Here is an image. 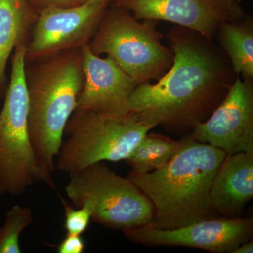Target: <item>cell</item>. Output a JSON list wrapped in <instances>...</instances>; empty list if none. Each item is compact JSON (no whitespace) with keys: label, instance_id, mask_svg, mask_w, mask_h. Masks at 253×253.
<instances>
[{"label":"cell","instance_id":"1","mask_svg":"<svg viewBox=\"0 0 253 253\" xmlns=\"http://www.w3.org/2000/svg\"><path fill=\"white\" fill-rule=\"evenodd\" d=\"M165 38L174 54L172 66L154 84H138L128 110L168 131L184 132L209 117L238 74L220 46L201 33L175 26Z\"/></svg>","mask_w":253,"mask_h":253},{"label":"cell","instance_id":"2","mask_svg":"<svg viewBox=\"0 0 253 253\" xmlns=\"http://www.w3.org/2000/svg\"><path fill=\"white\" fill-rule=\"evenodd\" d=\"M226 156L222 150L190 135L179 141L175 154L163 167L147 173L131 171L128 178L154 206L148 225L172 229L216 217L211 189Z\"/></svg>","mask_w":253,"mask_h":253},{"label":"cell","instance_id":"3","mask_svg":"<svg viewBox=\"0 0 253 253\" xmlns=\"http://www.w3.org/2000/svg\"><path fill=\"white\" fill-rule=\"evenodd\" d=\"M25 76L30 139L42 182L55 189L56 158L84 85L82 48L25 61Z\"/></svg>","mask_w":253,"mask_h":253},{"label":"cell","instance_id":"4","mask_svg":"<svg viewBox=\"0 0 253 253\" xmlns=\"http://www.w3.org/2000/svg\"><path fill=\"white\" fill-rule=\"evenodd\" d=\"M158 124L141 113L111 114L76 109L68 120L56 168L71 174L95 163L126 161Z\"/></svg>","mask_w":253,"mask_h":253},{"label":"cell","instance_id":"5","mask_svg":"<svg viewBox=\"0 0 253 253\" xmlns=\"http://www.w3.org/2000/svg\"><path fill=\"white\" fill-rule=\"evenodd\" d=\"M154 21L139 22L130 12L107 8L89 43L94 54H106L138 84L157 81L172 66L174 54L163 45Z\"/></svg>","mask_w":253,"mask_h":253},{"label":"cell","instance_id":"6","mask_svg":"<svg viewBox=\"0 0 253 253\" xmlns=\"http://www.w3.org/2000/svg\"><path fill=\"white\" fill-rule=\"evenodd\" d=\"M65 190L76 208L86 206L91 220L126 231L152 221V203L129 178L118 175L103 162L69 174Z\"/></svg>","mask_w":253,"mask_h":253},{"label":"cell","instance_id":"7","mask_svg":"<svg viewBox=\"0 0 253 253\" xmlns=\"http://www.w3.org/2000/svg\"><path fill=\"white\" fill-rule=\"evenodd\" d=\"M26 44L14 49L11 79L0 112V195L18 196L42 174L28 130V98L25 76Z\"/></svg>","mask_w":253,"mask_h":253},{"label":"cell","instance_id":"8","mask_svg":"<svg viewBox=\"0 0 253 253\" xmlns=\"http://www.w3.org/2000/svg\"><path fill=\"white\" fill-rule=\"evenodd\" d=\"M109 2L91 0L71 7L51 6L42 10L26 45L25 61L89 44Z\"/></svg>","mask_w":253,"mask_h":253},{"label":"cell","instance_id":"9","mask_svg":"<svg viewBox=\"0 0 253 253\" xmlns=\"http://www.w3.org/2000/svg\"><path fill=\"white\" fill-rule=\"evenodd\" d=\"M191 130L194 140L226 155L253 153V79L237 75L220 104Z\"/></svg>","mask_w":253,"mask_h":253},{"label":"cell","instance_id":"10","mask_svg":"<svg viewBox=\"0 0 253 253\" xmlns=\"http://www.w3.org/2000/svg\"><path fill=\"white\" fill-rule=\"evenodd\" d=\"M126 239L149 246H182L215 253H231L253 239V218H212L172 229L149 225L124 232Z\"/></svg>","mask_w":253,"mask_h":253},{"label":"cell","instance_id":"11","mask_svg":"<svg viewBox=\"0 0 253 253\" xmlns=\"http://www.w3.org/2000/svg\"><path fill=\"white\" fill-rule=\"evenodd\" d=\"M113 5L136 19L168 21L212 40L219 23L246 16L235 0H113Z\"/></svg>","mask_w":253,"mask_h":253},{"label":"cell","instance_id":"12","mask_svg":"<svg viewBox=\"0 0 253 253\" xmlns=\"http://www.w3.org/2000/svg\"><path fill=\"white\" fill-rule=\"evenodd\" d=\"M84 85L76 109L123 114L129 112L128 99L138 85L109 56L94 54L89 44L82 47Z\"/></svg>","mask_w":253,"mask_h":253},{"label":"cell","instance_id":"13","mask_svg":"<svg viewBox=\"0 0 253 253\" xmlns=\"http://www.w3.org/2000/svg\"><path fill=\"white\" fill-rule=\"evenodd\" d=\"M253 198V153L226 155L211 189L214 211L224 217H241Z\"/></svg>","mask_w":253,"mask_h":253},{"label":"cell","instance_id":"14","mask_svg":"<svg viewBox=\"0 0 253 253\" xmlns=\"http://www.w3.org/2000/svg\"><path fill=\"white\" fill-rule=\"evenodd\" d=\"M38 13L26 0H0V99L6 89V67L13 50L28 42Z\"/></svg>","mask_w":253,"mask_h":253},{"label":"cell","instance_id":"15","mask_svg":"<svg viewBox=\"0 0 253 253\" xmlns=\"http://www.w3.org/2000/svg\"><path fill=\"white\" fill-rule=\"evenodd\" d=\"M215 36L236 74L253 79V16L246 15L234 21H222Z\"/></svg>","mask_w":253,"mask_h":253},{"label":"cell","instance_id":"16","mask_svg":"<svg viewBox=\"0 0 253 253\" xmlns=\"http://www.w3.org/2000/svg\"><path fill=\"white\" fill-rule=\"evenodd\" d=\"M179 144V141L167 136L147 133L126 161L132 168L133 172H152L172 159Z\"/></svg>","mask_w":253,"mask_h":253},{"label":"cell","instance_id":"17","mask_svg":"<svg viewBox=\"0 0 253 253\" xmlns=\"http://www.w3.org/2000/svg\"><path fill=\"white\" fill-rule=\"evenodd\" d=\"M33 220L31 208L19 205L10 208L0 229V253H21L20 236Z\"/></svg>","mask_w":253,"mask_h":253},{"label":"cell","instance_id":"18","mask_svg":"<svg viewBox=\"0 0 253 253\" xmlns=\"http://www.w3.org/2000/svg\"><path fill=\"white\" fill-rule=\"evenodd\" d=\"M64 208L65 222L63 227L68 234L82 235L86 230L91 220L90 210L86 206L73 208L60 196Z\"/></svg>","mask_w":253,"mask_h":253},{"label":"cell","instance_id":"19","mask_svg":"<svg viewBox=\"0 0 253 253\" xmlns=\"http://www.w3.org/2000/svg\"><path fill=\"white\" fill-rule=\"evenodd\" d=\"M85 249V244L81 235L68 234L58 246L59 253H83Z\"/></svg>","mask_w":253,"mask_h":253},{"label":"cell","instance_id":"20","mask_svg":"<svg viewBox=\"0 0 253 253\" xmlns=\"http://www.w3.org/2000/svg\"><path fill=\"white\" fill-rule=\"evenodd\" d=\"M37 12L51 6L57 7H71L77 6L78 3L76 0H26Z\"/></svg>","mask_w":253,"mask_h":253},{"label":"cell","instance_id":"21","mask_svg":"<svg viewBox=\"0 0 253 253\" xmlns=\"http://www.w3.org/2000/svg\"><path fill=\"white\" fill-rule=\"evenodd\" d=\"M253 253V241L250 240L249 241L237 246L235 249L233 250L231 253Z\"/></svg>","mask_w":253,"mask_h":253},{"label":"cell","instance_id":"22","mask_svg":"<svg viewBox=\"0 0 253 253\" xmlns=\"http://www.w3.org/2000/svg\"><path fill=\"white\" fill-rule=\"evenodd\" d=\"M78 4H84V3L87 2V1H91V0H76Z\"/></svg>","mask_w":253,"mask_h":253},{"label":"cell","instance_id":"23","mask_svg":"<svg viewBox=\"0 0 253 253\" xmlns=\"http://www.w3.org/2000/svg\"><path fill=\"white\" fill-rule=\"evenodd\" d=\"M235 1H236V2H238L239 3V4H240V3H241V1H243V0H235Z\"/></svg>","mask_w":253,"mask_h":253}]
</instances>
